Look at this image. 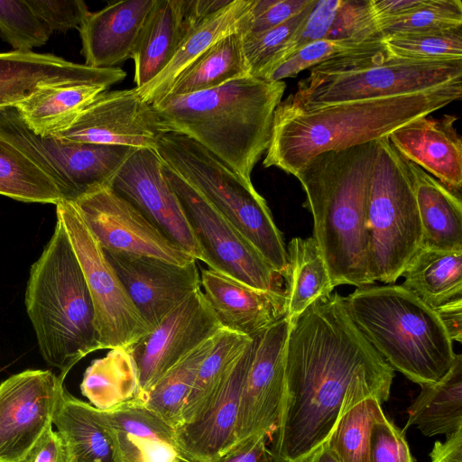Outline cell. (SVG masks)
<instances>
[{"instance_id": "836d02e7", "label": "cell", "mask_w": 462, "mask_h": 462, "mask_svg": "<svg viewBox=\"0 0 462 462\" xmlns=\"http://www.w3.org/2000/svg\"><path fill=\"white\" fill-rule=\"evenodd\" d=\"M248 76L242 35L236 32L217 41L188 66L175 79L165 97L208 90Z\"/></svg>"}, {"instance_id": "7c38bea8", "label": "cell", "mask_w": 462, "mask_h": 462, "mask_svg": "<svg viewBox=\"0 0 462 462\" xmlns=\"http://www.w3.org/2000/svg\"><path fill=\"white\" fill-rule=\"evenodd\" d=\"M163 163V162H162ZM208 268L262 291H284L282 277L198 190L163 163Z\"/></svg>"}, {"instance_id": "44dd1931", "label": "cell", "mask_w": 462, "mask_h": 462, "mask_svg": "<svg viewBox=\"0 0 462 462\" xmlns=\"http://www.w3.org/2000/svg\"><path fill=\"white\" fill-rule=\"evenodd\" d=\"M252 338L204 413L175 428L182 462H214L236 443V427Z\"/></svg>"}, {"instance_id": "ab89813d", "label": "cell", "mask_w": 462, "mask_h": 462, "mask_svg": "<svg viewBox=\"0 0 462 462\" xmlns=\"http://www.w3.org/2000/svg\"><path fill=\"white\" fill-rule=\"evenodd\" d=\"M394 56L420 60H462V26L383 39Z\"/></svg>"}, {"instance_id": "5b68a950", "label": "cell", "mask_w": 462, "mask_h": 462, "mask_svg": "<svg viewBox=\"0 0 462 462\" xmlns=\"http://www.w3.org/2000/svg\"><path fill=\"white\" fill-rule=\"evenodd\" d=\"M25 306L42 356L62 378L100 349L92 299L58 215L51 238L31 267Z\"/></svg>"}, {"instance_id": "6da1fadb", "label": "cell", "mask_w": 462, "mask_h": 462, "mask_svg": "<svg viewBox=\"0 0 462 462\" xmlns=\"http://www.w3.org/2000/svg\"><path fill=\"white\" fill-rule=\"evenodd\" d=\"M362 376L393 383L394 370L356 326L345 297L317 300L291 320L271 448L295 462L324 442L346 391Z\"/></svg>"}, {"instance_id": "9f6ffc18", "label": "cell", "mask_w": 462, "mask_h": 462, "mask_svg": "<svg viewBox=\"0 0 462 462\" xmlns=\"http://www.w3.org/2000/svg\"><path fill=\"white\" fill-rule=\"evenodd\" d=\"M295 462H340L324 441Z\"/></svg>"}, {"instance_id": "f35d334b", "label": "cell", "mask_w": 462, "mask_h": 462, "mask_svg": "<svg viewBox=\"0 0 462 462\" xmlns=\"http://www.w3.org/2000/svg\"><path fill=\"white\" fill-rule=\"evenodd\" d=\"M317 2L310 0L300 13L274 28L242 37L249 76L266 77L282 50L306 22Z\"/></svg>"}, {"instance_id": "7dc6e473", "label": "cell", "mask_w": 462, "mask_h": 462, "mask_svg": "<svg viewBox=\"0 0 462 462\" xmlns=\"http://www.w3.org/2000/svg\"><path fill=\"white\" fill-rule=\"evenodd\" d=\"M370 462H414L403 431L384 413L375 420L370 435Z\"/></svg>"}, {"instance_id": "484cf974", "label": "cell", "mask_w": 462, "mask_h": 462, "mask_svg": "<svg viewBox=\"0 0 462 462\" xmlns=\"http://www.w3.org/2000/svg\"><path fill=\"white\" fill-rule=\"evenodd\" d=\"M253 0H231L228 5L189 31L167 67L152 80L136 88L142 99L155 104L162 99L178 76L223 37L239 32Z\"/></svg>"}, {"instance_id": "f1b7e54d", "label": "cell", "mask_w": 462, "mask_h": 462, "mask_svg": "<svg viewBox=\"0 0 462 462\" xmlns=\"http://www.w3.org/2000/svg\"><path fill=\"white\" fill-rule=\"evenodd\" d=\"M107 88L89 84L43 86L14 108L25 125L40 136H57Z\"/></svg>"}, {"instance_id": "8fae6325", "label": "cell", "mask_w": 462, "mask_h": 462, "mask_svg": "<svg viewBox=\"0 0 462 462\" xmlns=\"http://www.w3.org/2000/svg\"><path fill=\"white\" fill-rule=\"evenodd\" d=\"M55 206L92 299L100 349L131 346L150 328L75 206L64 200Z\"/></svg>"}, {"instance_id": "8992f818", "label": "cell", "mask_w": 462, "mask_h": 462, "mask_svg": "<svg viewBox=\"0 0 462 462\" xmlns=\"http://www.w3.org/2000/svg\"><path fill=\"white\" fill-rule=\"evenodd\" d=\"M348 314L389 365L420 385L436 383L456 356L434 309L402 285H367L345 297Z\"/></svg>"}, {"instance_id": "e0dca14e", "label": "cell", "mask_w": 462, "mask_h": 462, "mask_svg": "<svg viewBox=\"0 0 462 462\" xmlns=\"http://www.w3.org/2000/svg\"><path fill=\"white\" fill-rule=\"evenodd\" d=\"M109 187L173 244L202 262V252L154 150L136 149L117 171Z\"/></svg>"}, {"instance_id": "7402d4cb", "label": "cell", "mask_w": 462, "mask_h": 462, "mask_svg": "<svg viewBox=\"0 0 462 462\" xmlns=\"http://www.w3.org/2000/svg\"><path fill=\"white\" fill-rule=\"evenodd\" d=\"M456 116L419 117L387 137L405 160L416 164L454 193L462 187V140Z\"/></svg>"}, {"instance_id": "74e56055", "label": "cell", "mask_w": 462, "mask_h": 462, "mask_svg": "<svg viewBox=\"0 0 462 462\" xmlns=\"http://www.w3.org/2000/svg\"><path fill=\"white\" fill-rule=\"evenodd\" d=\"M0 195L23 202L58 204L52 180L16 146L0 136Z\"/></svg>"}, {"instance_id": "5bb4252c", "label": "cell", "mask_w": 462, "mask_h": 462, "mask_svg": "<svg viewBox=\"0 0 462 462\" xmlns=\"http://www.w3.org/2000/svg\"><path fill=\"white\" fill-rule=\"evenodd\" d=\"M222 328L201 288L192 292L128 347L137 374L136 396L146 393L185 356Z\"/></svg>"}, {"instance_id": "ffe728a7", "label": "cell", "mask_w": 462, "mask_h": 462, "mask_svg": "<svg viewBox=\"0 0 462 462\" xmlns=\"http://www.w3.org/2000/svg\"><path fill=\"white\" fill-rule=\"evenodd\" d=\"M125 77L119 67L92 68L50 53L0 52V110L15 107L43 86L89 84L108 88Z\"/></svg>"}, {"instance_id": "1f68e13d", "label": "cell", "mask_w": 462, "mask_h": 462, "mask_svg": "<svg viewBox=\"0 0 462 462\" xmlns=\"http://www.w3.org/2000/svg\"><path fill=\"white\" fill-rule=\"evenodd\" d=\"M402 276V286L434 310L462 299V250L420 246Z\"/></svg>"}, {"instance_id": "83f0119b", "label": "cell", "mask_w": 462, "mask_h": 462, "mask_svg": "<svg viewBox=\"0 0 462 462\" xmlns=\"http://www.w3.org/2000/svg\"><path fill=\"white\" fill-rule=\"evenodd\" d=\"M53 424L69 462H118L100 410L71 395L64 387Z\"/></svg>"}, {"instance_id": "ee69618b", "label": "cell", "mask_w": 462, "mask_h": 462, "mask_svg": "<svg viewBox=\"0 0 462 462\" xmlns=\"http://www.w3.org/2000/svg\"><path fill=\"white\" fill-rule=\"evenodd\" d=\"M374 41L363 43L330 39L316 41L306 45L282 62L273 70H272L264 79L271 81H282L286 78L295 77L305 69H311L312 67L337 55L363 47Z\"/></svg>"}, {"instance_id": "ba28073f", "label": "cell", "mask_w": 462, "mask_h": 462, "mask_svg": "<svg viewBox=\"0 0 462 462\" xmlns=\"http://www.w3.org/2000/svg\"><path fill=\"white\" fill-rule=\"evenodd\" d=\"M162 162L198 190L284 279L287 249L271 210L252 182L190 137L162 133L155 150Z\"/></svg>"}, {"instance_id": "277c9868", "label": "cell", "mask_w": 462, "mask_h": 462, "mask_svg": "<svg viewBox=\"0 0 462 462\" xmlns=\"http://www.w3.org/2000/svg\"><path fill=\"white\" fill-rule=\"evenodd\" d=\"M286 83L251 76L218 88L165 97L152 106L162 133L199 143L246 181L266 152Z\"/></svg>"}, {"instance_id": "f546056e", "label": "cell", "mask_w": 462, "mask_h": 462, "mask_svg": "<svg viewBox=\"0 0 462 462\" xmlns=\"http://www.w3.org/2000/svg\"><path fill=\"white\" fill-rule=\"evenodd\" d=\"M183 36L180 0H154L131 57L136 88L167 67Z\"/></svg>"}, {"instance_id": "7bdbcfd3", "label": "cell", "mask_w": 462, "mask_h": 462, "mask_svg": "<svg viewBox=\"0 0 462 462\" xmlns=\"http://www.w3.org/2000/svg\"><path fill=\"white\" fill-rule=\"evenodd\" d=\"M326 39L357 43L383 39L372 13L370 0H341Z\"/></svg>"}, {"instance_id": "f907efd6", "label": "cell", "mask_w": 462, "mask_h": 462, "mask_svg": "<svg viewBox=\"0 0 462 462\" xmlns=\"http://www.w3.org/2000/svg\"><path fill=\"white\" fill-rule=\"evenodd\" d=\"M230 1L231 0H180L184 35L228 5Z\"/></svg>"}, {"instance_id": "d6986e66", "label": "cell", "mask_w": 462, "mask_h": 462, "mask_svg": "<svg viewBox=\"0 0 462 462\" xmlns=\"http://www.w3.org/2000/svg\"><path fill=\"white\" fill-rule=\"evenodd\" d=\"M104 253L150 330L200 288L196 262L179 265L152 256Z\"/></svg>"}, {"instance_id": "4316f807", "label": "cell", "mask_w": 462, "mask_h": 462, "mask_svg": "<svg viewBox=\"0 0 462 462\" xmlns=\"http://www.w3.org/2000/svg\"><path fill=\"white\" fill-rule=\"evenodd\" d=\"M407 161V160H406ZM422 228V247L462 250L461 198L407 161Z\"/></svg>"}, {"instance_id": "bcb514c9", "label": "cell", "mask_w": 462, "mask_h": 462, "mask_svg": "<svg viewBox=\"0 0 462 462\" xmlns=\"http://www.w3.org/2000/svg\"><path fill=\"white\" fill-rule=\"evenodd\" d=\"M310 0H253L239 32L242 37L274 28L300 13Z\"/></svg>"}, {"instance_id": "d4e9b609", "label": "cell", "mask_w": 462, "mask_h": 462, "mask_svg": "<svg viewBox=\"0 0 462 462\" xmlns=\"http://www.w3.org/2000/svg\"><path fill=\"white\" fill-rule=\"evenodd\" d=\"M154 0H122L89 12L79 28L85 65L116 68L132 57Z\"/></svg>"}, {"instance_id": "681fc988", "label": "cell", "mask_w": 462, "mask_h": 462, "mask_svg": "<svg viewBox=\"0 0 462 462\" xmlns=\"http://www.w3.org/2000/svg\"><path fill=\"white\" fill-rule=\"evenodd\" d=\"M269 437L254 434L236 442L214 462H289L267 444Z\"/></svg>"}, {"instance_id": "52a82bcc", "label": "cell", "mask_w": 462, "mask_h": 462, "mask_svg": "<svg viewBox=\"0 0 462 462\" xmlns=\"http://www.w3.org/2000/svg\"><path fill=\"white\" fill-rule=\"evenodd\" d=\"M462 81V60H420L393 55L383 39L310 69L283 101L300 108L420 92Z\"/></svg>"}, {"instance_id": "816d5d0a", "label": "cell", "mask_w": 462, "mask_h": 462, "mask_svg": "<svg viewBox=\"0 0 462 462\" xmlns=\"http://www.w3.org/2000/svg\"><path fill=\"white\" fill-rule=\"evenodd\" d=\"M23 462H69L65 446L57 431L50 430Z\"/></svg>"}, {"instance_id": "d590c367", "label": "cell", "mask_w": 462, "mask_h": 462, "mask_svg": "<svg viewBox=\"0 0 462 462\" xmlns=\"http://www.w3.org/2000/svg\"><path fill=\"white\" fill-rule=\"evenodd\" d=\"M80 389L100 410L135 397L137 374L129 348H113L106 356L94 360L84 374Z\"/></svg>"}, {"instance_id": "60d3db41", "label": "cell", "mask_w": 462, "mask_h": 462, "mask_svg": "<svg viewBox=\"0 0 462 462\" xmlns=\"http://www.w3.org/2000/svg\"><path fill=\"white\" fill-rule=\"evenodd\" d=\"M459 26H462L460 0H426L424 5L408 15L380 24L378 32L383 39H386Z\"/></svg>"}, {"instance_id": "ac0fdd59", "label": "cell", "mask_w": 462, "mask_h": 462, "mask_svg": "<svg viewBox=\"0 0 462 462\" xmlns=\"http://www.w3.org/2000/svg\"><path fill=\"white\" fill-rule=\"evenodd\" d=\"M162 133L152 105L136 88L106 90L57 137L77 143L155 150Z\"/></svg>"}, {"instance_id": "f5cc1de1", "label": "cell", "mask_w": 462, "mask_h": 462, "mask_svg": "<svg viewBox=\"0 0 462 462\" xmlns=\"http://www.w3.org/2000/svg\"><path fill=\"white\" fill-rule=\"evenodd\" d=\"M426 0H370L372 13L377 23L393 21L412 13Z\"/></svg>"}, {"instance_id": "d6a6232c", "label": "cell", "mask_w": 462, "mask_h": 462, "mask_svg": "<svg viewBox=\"0 0 462 462\" xmlns=\"http://www.w3.org/2000/svg\"><path fill=\"white\" fill-rule=\"evenodd\" d=\"M284 281L286 316L294 319L334 288L328 266L314 238L294 237L287 250Z\"/></svg>"}, {"instance_id": "b9f144b4", "label": "cell", "mask_w": 462, "mask_h": 462, "mask_svg": "<svg viewBox=\"0 0 462 462\" xmlns=\"http://www.w3.org/2000/svg\"><path fill=\"white\" fill-rule=\"evenodd\" d=\"M0 34L15 51H32L44 45L51 32L26 0H0Z\"/></svg>"}, {"instance_id": "9c48e42d", "label": "cell", "mask_w": 462, "mask_h": 462, "mask_svg": "<svg viewBox=\"0 0 462 462\" xmlns=\"http://www.w3.org/2000/svg\"><path fill=\"white\" fill-rule=\"evenodd\" d=\"M367 224L370 277L393 284L420 247L422 228L408 162L387 136L376 141Z\"/></svg>"}, {"instance_id": "f6af8a7d", "label": "cell", "mask_w": 462, "mask_h": 462, "mask_svg": "<svg viewBox=\"0 0 462 462\" xmlns=\"http://www.w3.org/2000/svg\"><path fill=\"white\" fill-rule=\"evenodd\" d=\"M340 3L341 0L318 1L306 22L282 50L268 74L306 45L321 39H326Z\"/></svg>"}, {"instance_id": "2e32d148", "label": "cell", "mask_w": 462, "mask_h": 462, "mask_svg": "<svg viewBox=\"0 0 462 462\" xmlns=\"http://www.w3.org/2000/svg\"><path fill=\"white\" fill-rule=\"evenodd\" d=\"M291 320L285 315L252 337V353L242 390L236 442L254 434L269 438L275 429L284 389L285 349Z\"/></svg>"}, {"instance_id": "4dcf8cb0", "label": "cell", "mask_w": 462, "mask_h": 462, "mask_svg": "<svg viewBox=\"0 0 462 462\" xmlns=\"http://www.w3.org/2000/svg\"><path fill=\"white\" fill-rule=\"evenodd\" d=\"M408 408L402 431L415 426L427 437L449 435L462 429V356L456 354L448 373L439 381L420 385Z\"/></svg>"}, {"instance_id": "7a4b0ae2", "label": "cell", "mask_w": 462, "mask_h": 462, "mask_svg": "<svg viewBox=\"0 0 462 462\" xmlns=\"http://www.w3.org/2000/svg\"><path fill=\"white\" fill-rule=\"evenodd\" d=\"M462 97V81L407 95L300 108L283 100L274 112L263 164L295 176L311 159L374 142Z\"/></svg>"}, {"instance_id": "9a60e30c", "label": "cell", "mask_w": 462, "mask_h": 462, "mask_svg": "<svg viewBox=\"0 0 462 462\" xmlns=\"http://www.w3.org/2000/svg\"><path fill=\"white\" fill-rule=\"evenodd\" d=\"M71 203L105 251L152 256L179 265L197 262L110 187Z\"/></svg>"}, {"instance_id": "4fadbf2b", "label": "cell", "mask_w": 462, "mask_h": 462, "mask_svg": "<svg viewBox=\"0 0 462 462\" xmlns=\"http://www.w3.org/2000/svg\"><path fill=\"white\" fill-rule=\"evenodd\" d=\"M64 378L28 369L0 383V462H23L52 429Z\"/></svg>"}, {"instance_id": "db71d44e", "label": "cell", "mask_w": 462, "mask_h": 462, "mask_svg": "<svg viewBox=\"0 0 462 462\" xmlns=\"http://www.w3.org/2000/svg\"><path fill=\"white\" fill-rule=\"evenodd\" d=\"M430 462H462V429L436 441L430 452Z\"/></svg>"}, {"instance_id": "e575fe53", "label": "cell", "mask_w": 462, "mask_h": 462, "mask_svg": "<svg viewBox=\"0 0 462 462\" xmlns=\"http://www.w3.org/2000/svg\"><path fill=\"white\" fill-rule=\"evenodd\" d=\"M251 338L225 328L220 330L215 345L199 366L179 426L192 423L204 413Z\"/></svg>"}, {"instance_id": "30bf717a", "label": "cell", "mask_w": 462, "mask_h": 462, "mask_svg": "<svg viewBox=\"0 0 462 462\" xmlns=\"http://www.w3.org/2000/svg\"><path fill=\"white\" fill-rule=\"evenodd\" d=\"M0 136L44 171L61 199L68 202L109 187L117 171L136 150L37 135L25 125L14 107L0 110Z\"/></svg>"}, {"instance_id": "3957f363", "label": "cell", "mask_w": 462, "mask_h": 462, "mask_svg": "<svg viewBox=\"0 0 462 462\" xmlns=\"http://www.w3.org/2000/svg\"><path fill=\"white\" fill-rule=\"evenodd\" d=\"M376 141L311 159L296 175L333 288L372 285L367 206Z\"/></svg>"}, {"instance_id": "603a6c76", "label": "cell", "mask_w": 462, "mask_h": 462, "mask_svg": "<svg viewBox=\"0 0 462 462\" xmlns=\"http://www.w3.org/2000/svg\"><path fill=\"white\" fill-rule=\"evenodd\" d=\"M100 412L118 462H182L175 428L137 398Z\"/></svg>"}, {"instance_id": "8d00e7d4", "label": "cell", "mask_w": 462, "mask_h": 462, "mask_svg": "<svg viewBox=\"0 0 462 462\" xmlns=\"http://www.w3.org/2000/svg\"><path fill=\"white\" fill-rule=\"evenodd\" d=\"M220 330L185 356L146 393L135 398L174 428L178 427L199 366L215 345Z\"/></svg>"}, {"instance_id": "11a10c76", "label": "cell", "mask_w": 462, "mask_h": 462, "mask_svg": "<svg viewBox=\"0 0 462 462\" xmlns=\"http://www.w3.org/2000/svg\"><path fill=\"white\" fill-rule=\"evenodd\" d=\"M450 339L462 342V299L449 301L435 310Z\"/></svg>"}, {"instance_id": "c3c4849f", "label": "cell", "mask_w": 462, "mask_h": 462, "mask_svg": "<svg viewBox=\"0 0 462 462\" xmlns=\"http://www.w3.org/2000/svg\"><path fill=\"white\" fill-rule=\"evenodd\" d=\"M26 2L51 32L79 29L89 13L88 5L82 0H26Z\"/></svg>"}, {"instance_id": "cb8c5ba5", "label": "cell", "mask_w": 462, "mask_h": 462, "mask_svg": "<svg viewBox=\"0 0 462 462\" xmlns=\"http://www.w3.org/2000/svg\"><path fill=\"white\" fill-rule=\"evenodd\" d=\"M200 288L221 327L253 337L286 315L284 291H262L210 268L202 269Z\"/></svg>"}]
</instances>
